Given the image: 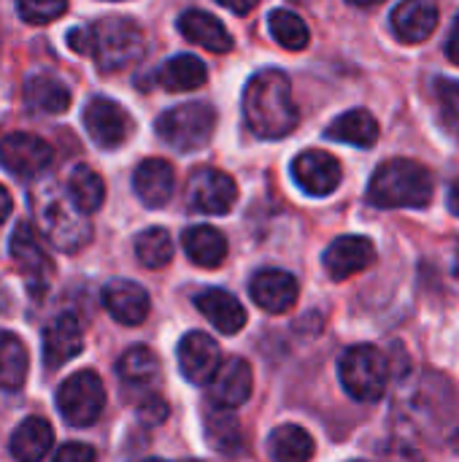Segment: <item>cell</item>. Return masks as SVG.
<instances>
[{
    "instance_id": "f6af8a7d",
    "label": "cell",
    "mask_w": 459,
    "mask_h": 462,
    "mask_svg": "<svg viewBox=\"0 0 459 462\" xmlns=\"http://www.w3.org/2000/svg\"><path fill=\"white\" fill-rule=\"evenodd\" d=\"M454 276H457V282H459V246H457V260H454Z\"/></svg>"
},
{
    "instance_id": "7402d4cb",
    "label": "cell",
    "mask_w": 459,
    "mask_h": 462,
    "mask_svg": "<svg viewBox=\"0 0 459 462\" xmlns=\"http://www.w3.org/2000/svg\"><path fill=\"white\" fill-rule=\"evenodd\" d=\"M179 30L189 43H197L208 51H230L233 49V35L227 32V27L208 11L200 8H189L179 16Z\"/></svg>"
},
{
    "instance_id": "ba28073f",
    "label": "cell",
    "mask_w": 459,
    "mask_h": 462,
    "mask_svg": "<svg viewBox=\"0 0 459 462\" xmlns=\"http://www.w3.org/2000/svg\"><path fill=\"white\" fill-rule=\"evenodd\" d=\"M11 260L19 268V273L24 276L27 287L32 295H43L51 284L54 276V263L46 254L35 227L30 222H19L11 233V244H8Z\"/></svg>"
},
{
    "instance_id": "9a60e30c",
    "label": "cell",
    "mask_w": 459,
    "mask_h": 462,
    "mask_svg": "<svg viewBox=\"0 0 459 462\" xmlns=\"http://www.w3.org/2000/svg\"><path fill=\"white\" fill-rule=\"evenodd\" d=\"M373 263H376V246L363 236H341L325 252V271L335 282L357 276Z\"/></svg>"
},
{
    "instance_id": "1f68e13d",
    "label": "cell",
    "mask_w": 459,
    "mask_h": 462,
    "mask_svg": "<svg viewBox=\"0 0 459 462\" xmlns=\"http://www.w3.org/2000/svg\"><path fill=\"white\" fill-rule=\"evenodd\" d=\"M206 441L211 449H216L222 455H235L243 447L241 422L230 414V409H219V411L206 414Z\"/></svg>"
},
{
    "instance_id": "4fadbf2b",
    "label": "cell",
    "mask_w": 459,
    "mask_h": 462,
    "mask_svg": "<svg viewBox=\"0 0 459 462\" xmlns=\"http://www.w3.org/2000/svg\"><path fill=\"white\" fill-rule=\"evenodd\" d=\"M254 390V374L252 365L241 357H230L219 363L216 374L208 382V401L219 409H238L252 398Z\"/></svg>"
},
{
    "instance_id": "9c48e42d",
    "label": "cell",
    "mask_w": 459,
    "mask_h": 462,
    "mask_svg": "<svg viewBox=\"0 0 459 462\" xmlns=\"http://www.w3.org/2000/svg\"><path fill=\"white\" fill-rule=\"evenodd\" d=\"M54 160L51 146L32 133H11L0 141V165L16 179H38Z\"/></svg>"
},
{
    "instance_id": "ab89813d",
    "label": "cell",
    "mask_w": 459,
    "mask_h": 462,
    "mask_svg": "<svg viewBox=\"0 0 459 462\" xmlns=\"http://www.w3.org/2000/svg\"><path fill=\"white\" fill-rule=\"evenodd\" d=\"M446 54L449 60L459 65V14L454 16V24H452V32H449V41H446Z\"/></svg>"
},
{
    "instance_id": "74e56055",
    "label": "cell",
    "mask_w": 459,
    "mask_h": 462,
    "mask_svg": "<svg viewBox=\"0 0 459 462\" xmlns=\"http://www.w3.org/2000/svg\"><path fill=\"white\" fill-rule=\"evenodd\" d=\"M51 462H97V457H95V449L92 447L78 444V441H70V444H65V447L57 449V455H54Z\"/></svg>"
},
{
    "instance_id": "8fae6325",
    "label": "cell",
    "mask_w": 459,
    "mask_h": 462,
    "mask_svg": "<svg viewBox=\"0 0 459 462\" xmlns=\"http://www.w3.org/2000/svg\"><path fill=\"white\" fill-rule=\"evenodd\" d=\"M84 127L100 149H119L133 133V116L108 97H92L84 106Z\"/></svg>"
},
{
    "instance_id": "d6a6232c",
    "label": "cell",
    "mask_w": 459,
    "mask_h": 462,
    "mask_svg": "<svg viewBox=\"0 0 459 462\" xmlns=\"http://www.w3.org/2000/svg\"><path fill=\"white\" fill-rule=\"evenodd\" d=\"M268 30H271V35L276 38V43L284 46V49H289V51H300V49H306L308 41H311L308 24H306L295 11H287V8L271 11V16H268Z\"/></svg>"
},
{
    "instance_id": "d6986e66",
    "label": "cell",
    "mask_w": 459,
    "mask_h": 462,
    "mask_svg": "<svg viewBox=\"0 0 459 462\" xmlns=\"http://www.w3.org/2000/svg\"><path fill=\"white\" fill-rule=\"evenodd\" d=\"M81 349H84V330H81V322L73 314H60L43 330V365L49 371L62 368Z\"/></svg>"
},
{
    "instance_id": "8992f818",
    "label": "cell",
    "mask_w": 459,
    "mask_h": 462,
    "mask_svg": "<svg viewBox=\"0 0 459 462\" xmlns=\"http://www.w3.org/2000/svg\"><path fill=\"white\" fill-rule=\"evenodd\" d=\"M216 130V111L208 103H184L168 108L157 119V135L173 146L176 152H197L203 149Z\"/></svg>"
},
{
    "instance_id": "83f0119b",
    "label": "cell",
    "mask_w": 459,
    "mask_h": 462,
    "mask_svg": "<svg viewBox=\"0 0 459 462\" xmlns=\"http://www.w3.org/2000/svg\"><path fill=\"white\" fill-rule=\"evenodd\" d=\"M116 371H119V382H122V387L127 393L130 390L133 393H143V390H149L157 382L160 363H157V357H154V352L149 346H133V349H127L122 355Z\"/></svg>"
},
{
    "instance_id": "d4e9b609",
    "label": "cell",
    "mask_w": 459,
    "mask_h": 462,
    "mask_svg": "<svg viewBox=\"0 0 459 462\" xmlns=\"http://www.w3.org/2000/svg\"><path fill=\"white\" fill-rule=\"evenodd\" d=\"M181 246L187 257L200 268H219L227 257V238L211 225L187 227L181 236Z\"/></svg>"
},
{
    "instance_id": "277c9868",
    "label": "cell",
    "mask_w": 459,
    "mask_h": 462,
    "mask_svg": "<svg viewBox=\"0 0 459 462\" xmlns=\"http://www.w3.org/2000/svg\"><path fill=\"white\" fill-rule=\"evenodd\" d=\"M89 54L95 57L100 73H116L138 65L146 54L143 30L124 16L97 19L89 24Z\"/></svg>"
},
{
    "instance_id": "e0dca14e",
    "label": "cell",
    "mask_w": 459,
    "mask_h": 462,
    "mask_svg": "<svg viewBox=\"0 0 459 462\" xmlns=\"http://www.w3.org/2000/svg\"><path fill=\"white\" fill-rule=\"evenodd\" d=\"M103 306L119 325L135 328V325L146 322L151 300L141 284L127 282V279H114L103 287Z\"/></svg>"
},
{
    "instance_id": "7bdbcfd3",
    "label": "cell",
    "mask_w": 459,
    "mask_h": 462,
    "mask_svg": "<svg viewBox=\"0 0 459 462\" xmlns=\"http://www.w3.org/2000/svg\"><path fill=\"white\" fill-rule=\"evenodd\" d=\"M449 211L459 217V179L449 187Z\"/></svg>"
},
{
    "instance_id": "2e32d148",
    "label": "cell",
    "mask_w": 459,
    "mask_h": 462,
    "mask_svg": "<svg viewBox=\"0 0 459 462\" xmlns=\"http://www.w3.org/2000/svg\"><path fill=\"white\" fill-rule=\"evenodd\" d=\"M249 292H252V300L262 311H268V314H287L298 303L300 287H298V279L292 273L268 268V271L254 273V279L249 284Z\"/></svg>"
},
{
    "instance_id": "484cf974",
    "label": "cell",
    "mask_w": 459,
    "mask_h": 462,
    "mask_svg": "<svg viewBox=\"0 0 459 462\" xmlns=\"http://www.w3.org/2000/svg\"><path fill=\"white\" fill-rule=\"evenodd\" d=\"M208 79V70H206V62L197 60L195 54H176L170 57L157 73H154V81L168 89V92H189V89H197L203 87Z\"/></svg>"
},
{
    "instance_id": "bcb514c9",
    "label": "cell",
    "mask_w": 459,
    "mask_h": 462,
    "mask_svg": "<svg viewBox=\"0 0 459 462\" xmlns=\"http://www.w3.org/2000/svg\"><path fill=\"white\" fill-rule=\"evenodd\" d=\"M295 3H311V0H295Z\"/></svg>"
},
{
    "instance_id": "5b68a950",
    "label": "cell",
    "mask_w": 459,
    "mask_h": 462,
    "mask_svg": "<svg viewBox=\"0 0 459 462\" xmlns=\"http://www.w3.org/2000/svg\"><path fill=\"white\" fill-rule=\"evenodd\" d=\"M338 376L344 390L360 401V403H376L384 398L387 384H390V365L387 357L371 346V344H357L349 346L341 360H338Z\"/></svg>"
},
{
    "instance_id": "3957f363",
    "label": "cell",
    "mask_w": 459,
    "mask_h": 462,
    "mask_svg": "<svg viewBox=\"0 0 459 462\" xmlns=\"http://www.w3.org/2000/svg\"><path fill=\"white\" fill-rule=\"evenodd\" d=\"M376 208H425L433 200V173L414 160H387L368 184Z\"/></svg>"
},
{
    "instance_id": "603a6c76",
    "label": "cell",
    "mask_w": 459,
    "mask_h": 462,
    "mask_svg": "<svg viewBox=\"0 0 459 462\" xmlns=\"http://www.w3.org/2000/svg\"><path fill=\"white\" fill-rule=\"evenodd\" d=\"M22 100L32 114H62L70 106V89L49 73H32L24 79Z\"/></svg>"
},
{
    "instance_id": "7a4b0ae2",
    "label": "cell",
    "mask_w": 459,
    "mask_h": 462,
    "mask_svg": "<svg viewBox=\"0 0 459 462\" xmlns=\"http://www.w3.org/2000/svg\"><path fill=\"white\" fill-rule=\"evenodd\" d=\"M30 208L41 236L60 252H81L92 238V225L76 208L68 189L54 181H41L30 189Z\"/></svg>"
},
{
    "instance_id": "5bb4252c",
    "label": "cell",
    "mask_w": 459,
    "mask_h": 462,
    "mask_svg": "<svg viewBox=\"0 0 459 462\" xmlns=\"http://www.w3.org/2000/svg\"><path fill=\"white\" fill-rule=\"evenodd\" d=\"M219 363H222L219 344L208 333L192 330L179 341V368L189 384H208Z\"/></svg>"
},
{
    "instance_id": "7c38bea8",
    "label": "cell",
    "mask_w": 459,
    "mask_h": 462,
    "mask_svg": "<svg viewBox=\"0 0 459 462\" xmlns=\"http://www.w3.org/2000/svg\"><path fill=\"white\" fill-rule=\"evenodd\" d=\"M292 179L306 195L325 198V195H333L338 189L344 173H341V162L333 154L319 152V149H308L292 160Z\"/></svg>"
},
{
    "instance_id": "f546056e",
    "label": "cell",
    "mask_w": 459,
    "mask_h": 462,
    "mask_svg": "<svg viewBox=\"0 0 459 462\" xmlns=\"http://www.w3.org/2000/svg\"><path fill=\"white\" fill-rule=\"evenodd\" d=\"M65 189H68L70 200L76 203V208L84 211L87 217L95 214L106 200V184H103L100 173L92 171L89 165H76L68 176Z\"/></svg>"
},
{
    "instance_id": "ffe728a7",
    "label": "cell",
    "mask_w": 459,
    "mask_h": 462,
    "mask_svg": "<svg viewBox=\"0 0 459 462\" xmlns=\"http://www.w3.org/2000/svg\"><path fill=\"white\" fill-rule=\"evenodd\" d=\"M438 27V5L433 0H403L392 11V32L403 43H422Z\"/></svg>"
},
{
    "instance_id": "ee69618b",
    "label": "cell",
    "mask_w": 459,
    "mask_h": 462,
    "mask_svg": "<svg viewBox=\"0 0 459 462\" xmlns=\"http://www.w3.org/2000/svg\"><path fill=\"white\" fill-rule=\"evenodd\" d=\"M352 5H360V8H371V5H379V3H384V0H349Z\"/></svg>"
},
{
    "instance_id": "b9f144b4",
    "label": "cell",
    "mask_w": 459,
    "mask_h": 462,
    "mask_svg": "<svg viewBox=\"0 0 459 462\" xmlns=\"http://www.w3.org/2000/svg\"><path fill=\"white\" fill-rule=\"evenodd\" d=\"M11 208H14V200H11V192L0 184V225L8 219V214H11Z\"/></svg>"
},
{
    "instance_id": "c3c4849f",
    "label": "cell",
    "mask_w": 459,
    "mask_h": 462,
    "mask_svg": "<svg viewBox=\"0 0 459 462\" xmlns=\"http://www.w3.org/2000/svg\"><path fill=\"white\" fill-rule=\"evenodd\" d=\"M184 462H200V460H184Z\"/></svg>"
},
{
    "instance_id": "44dd1931",
    "label": "cell",
    "mask_w": 459,
    "mask_h": 462,
    "mask_svg": "<svg viewBox=\"0 0 459 462\" xmlns=\"http://www.w3.org/2000/svg\"><path fill=\"white\" fill-rule=\"evenodd\" d=\"M195 306L225 336H235V333H241L246 328V309L227 290H216V287L203 290L195 298Z\"/></svg>"
},
{
    "instance_id": "cb8c5ba5",
    "label": "cell",
    "mask_w": 459,
    "mask_h": 462,
    "mask_svg": "<svg viewBox=\"0 0 459 462\" xmlns=\"http://www.w3.org/2000/svg\"><path fill=\"white\" fill-rule=\"evenodd\" d=\"M54 444V430L43 417H27L11 433V457L16 462H41Z\"/></svg>"
},
{
    "instance_id": "4316f807",
    "label": "cell",
    "mask_w": 459,
    "mask_h": 462,
    "mask_svg": "<svg viewBox=\"0 0 459 462\" xmlns=\"http://www.w3.org/2000/svg\"><path fill=\"white\" fill-rule=\"evenodd\" d=\"M327 138L341 141V143H352L360 149H371L379 141V122L371 111L365 108H352L346 114H341L338 119L330 122L327 127Z\"/></svg>"
},
{
    "instance_id": "30bf717a",
    "label": "cell",
    "mask_w": 459,
    "mask_h": 462,
    "mask_svg": "<svg viewBox=\"0 0 459 462\" xmlns=\"http://www.w3.org/2000/svg\"><path fill=\"white\" fill-rule=\"evenodd\" d=\"M238 200L233 176L216 168H197L187 181V203L200 214H227Z\"/></svg>"
},
{
    "instance_id": "4dcf8cb0",
    "label": "cell",
    "mask_w": 459,
    "mask_h": 462,
    "mask_svg": "<svg viewBox=\"0 0 459 462\" xmlns=\"http://www.w3.org/2000/svg\"><path fill=\"white\" fill-rule=\"evenodd\" d=\"M27 349L24 344L8 333V330H0V390L5 393H14L24 384L27 379Z\"/></svg>"
},
{
    "instance_id": "d590c367",
    "label": "cell",
    "mask_w": 459,
    "mask_h": 462,
    "mask_svg": "<svg viewBox=\"0 0 459 462\" xmlns=\"http://www.w3.org/2000/svg\"><path fill=\"white\" fill-rule=\"evenodd\" d=\"M436 97L441 106V116L446 127L459 135V81L457 79H436Z\"/></svg>"
},
{
    "instance_id": "60d3db41",
    "label": "cell",
    "mask_w": 459,
    "mask_h": 462,
    "mask_svg": "<svg viewBox=\"0 0 459 462\" xmlns=\"http://www.w3.org/2000/svg\"><path fill=\"white\" fill-rule=\"evenodd\" d=\"M219 5H225L227 11H233V14H238V16H246L260 0H216Z\"/></svg>"
},
{
    "instance_id": "f35d334b",
    "label": "cell",
    "mask_w": 459,
    "mask_h": 462,
    "mask_svg": "<svg viewBox=\"0 0 459 462\" xmlns=\"http://www.w3.org/2000/svg\"><path fill=\"white\" fill-rule=\"evenodd\" d=\"M68 46L78 54H89V24L84 27H76L68 32Z\"/></svg>"
},
{
    "instance_id": "681fc988",
    "label": "cell",
    "mask_w": 459,
    "mask_h": 462,
    "mask_svg": "<svg viewBox=\"0 0 459 462\" xmlns=\"http://www.w3.org/2000/svg\"><path fill=\"white\" fill-rule=\"evenodd\" d=\"M357 462H360V460H357Z\"/></svg>"
},
{
    "instance_id": "ac0fdd59",
    "label": "cell",
    "mask_w": 459,
    "mask_h": 462,
    "mask_svg": "<svg viewBox=\"0 0 459 462\" xmlns=\"http://www.w3.org/2000/svg\"><path fill=\"white\" fill-rule=\"evenodd\" d=\"M133 189L141 198L143 206L149 208H162L176 189V171L168 160L162 157H149L143 160L135 173H133Z\"/></svg>"
},
{
    "instance_id": "6da1fadb",
    "label": "cell",
    "mask_w": 459,
    "mask_h": 462,
    "mask_svg": "<svg viewBox=\"0 0 459 462\" xmlns=\"http://www.w3.org/2000/svg\"><path fill=\"white\" fill-rule=\"evenodd\" d=\"M243 119L254 135L268 138V141L284 138L298 127L300 114L292 97L289 76L284 70L265 68L246 81Z\"/></svg>"
},
{
    "instance_id": "7dc6e473",
    "label": "cell",
    "mask_w": 459,
    "mask_h": 462,
    "mask_svg": "<svg viewBox=\"0 0 459 462\" xmlns=\"http://www.w3.org/2000/svg\"><path fill=\"white\" fill-rule=\"evenodd\" d=\"M146 462H165V460H146Z\"/></svg>"
},
{
    "instance_id": "836d02e7",
    "label": "cell",
    "mask_w": 459,
    "mask_h": 462,
    "mask_svg": "<svg viewBox=\"0 0 459 462\" xmlns=\"http://www.w3.org/2000/svg\"><path fill=\"white\" fill-rule=\"evenodd\" d=\"M173 238L162 227H149L135 238V254L146 268H165L173 260Z\"/></svg>"
},
{
    "instance_id": "e575fe53",
    "label": "cell",
    "mask_w": 459,
    "mask_h": 462,
    "mask_svg": "<svg viewBox=\"0 0 459 462\" xmlns=\"http://www.w3.org/2000/svg\"><path fill=\"white\" fill-rule=\"evenodd\" d=\"M68 11V0H16V14L30 24H46Z\"/></svg>"
},
{
    "instance_id": "52a82bcc",
    "label": "cell",
    "mask_w": 459,
    "mask_h": 462,
    "mask_svg": "<svg viewBox=\"0 0 459 462\" xmlns=\"http://www.w3.org/2000/svg\"><path fill=\"white\" fill-rule=\"evenodd\" d=\"M106 406V387L95 371H78L68 376L57 390V411L73 428L97 422Z\"/></svg>"
},
{
    "instance_id": "8d00e7d4",
    "label": "cell",
    "mask_w": 459,
    "mask_h": 462,
    "mask_svg": "<svg viewBox=\"0 0 459 462\" xmlns=\"http://www.w3.org/2000/svg\"><path fill=\"white\" fill-rule=\"evenodd\" d=\"M138 420L143 425H162L168 420V403L160 398V395H146L141 403H138Z\"/></svg>"
},
{
    "instance_id": "f1b7e54d",
    "label": "cell",
    "mask_w": 459,
    "mask_h": 462,
    "mask_svg": "<svg viewBox=\"0 0 459 462\" xmlns=\"http://www.w3.org/2000/svg\"><path fill=\"white\" fill-rule=\"evenodd\" d=\"M268 455L273 462H308L314 457V439L300 425H281L268 436Z\"/></svg>"
}]
</instances>
